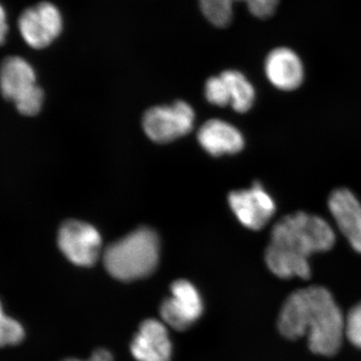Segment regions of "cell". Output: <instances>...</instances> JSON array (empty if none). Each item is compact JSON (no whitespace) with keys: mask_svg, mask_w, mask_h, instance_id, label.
<instances>
[{"mask_svg":"<svg viewBox=\"0 0 361 361\" xmlns=\"http://www.w3.org/2000/svg\"><path fill=\"white\" fill-rule=\"evenodd\" d=\"M265 73L271 84L286 92L298 89L304 80L302 61L295 52L286 47H279L268 54Z\"/></svg>","mask_w":361,"mask_h":361,"instance_id":"7c38bea8","label":"cell"},{"mask_svg":"<svg viewBox=\"0 0 361 361\" xmlns=\"http://www.w3.org/2000/svg\"><path fill=\"white\" fill-rule=\"evenodd\" d=\"M245 2L249 11L259 18H267L276 11L280 0H200L202 13L217 27L229 25L233 18V6Z\"/></svg>","mask_w":361,"mask_h":361,"instance_id":"5bb4252c","label":"cell"},{"mask_svg":"<svg viewBox=\"0 0 361 361\" xmlns=\"http://www.w3.org/2000/svg\"><path fill=\"white\" fill-rule=\"evenodd\" d=\"M171 291L172 296L166 299L161 305V317L173 329H189L199 319L203 311L200 294L187 280L176 281Z\"/></svg>","mask_w":361,"mask_h":361,"instance_id":"9c48e42d","label":"cell"},{"mask_svg":"<svg viewBox=\"0 0 361 361\" xmlns=\"http://www.w3.org/2000/svg\"><path fill=\"white\" fill-rule=\"evenodd\" d=\"M8 32V23H7L6 13L4 6L0 4V44H4Z\"/></svg>","mask_w":361,"mask_h":361,"instance_id":"ffe728a7","label":"cell"},{"mask_svg":"<svg viewBox=\"0 0 361 361\" xmlns=\"http://www.w3.org/2000/svg\"><path fill=\"white\" fill-rule=\"evenodd\" d=\"M0 92L23 115L35 116L42 110L44 92L37 85L32 66L20 56H9L1 63Z\"/></svg>","mask_w":361,"mask_h":361,"instance_id":"277c9868","label":"cell"},{"mask_svg":"<svg viewBox=\"0 0 361 361\" xmlns=\"http://www.w3.org/2000/svg\"><path fill=\"white\" fill-rule=\"evenodd\" d=\"M198 140L201 146L215 157L239 153L245 145L240 130L221 120H210L204 123L199 130Z\"/></svg>","mask_w":361,"mask_h":361,"instance_id":"4fadbf2b","label":"cell"},{"mask_svg":"<svg viewBox=\"0 0 361 361\" xmlns=\"http://www.w3.org/2000/svg\"><path fill=\"white\" fill-rule=\"evenodd\" d=\"M345 336L353 345L361 349V303L355 305L346 316Z\"/></svg>","mask_w":361,"mask_h":361,"instance_id":"d6986e66","label":"cell"},{"mask_svg":"<svg viewBox=\"0 0 361 361\" xmlns=\"http://www.w3.org/2000/svg\"><path fill=\"white\" fill-rule=\"evenodd\" d=\"M265 262L271 272L282 279L293 277L308 279L311 276L308 259L293 255L270 244L265 251Z\"/></svg>","mask_w":361,"mask_h":361,"instance_id":"9a60e30c","label":"cell"},{"mask_svg":"<svg viewBox=\"0 0 361 361\" xmlns=\"http://www.w3.org/2000/svg\"><path fill=\"white\" fill-rule=\"evenodd\" d=\"M270 237L271 245L305 259L331 250L336 241V231L326 220L303 211L277 221Z\"/></svg>","mask_w":361,"mask_h":361,"instance_id":"7a4b0ae2","label":"cell"},{"mask_svg":"<svg viewBox=\"0 0 361 361\" xmlns=\"http://www.w3.org/2000/svg\"><path fill=\"white\" fill-rule=\"evenodd\" d=\"M329 208L342 233L353 250L361 254V203L353 191L339 188L330 194Z\"/></svg>","mask_w":361,"mask_h":361,"instance_id":"30bf717a","label":"cell"},{"mask_svg":"<svg viewBox=\"0 0 361 361\" xmlns=\"http://www.w3.org/2000/svg\"><path fill=\"white\" fill-rule=\"evenodd\" d=\"M59 246L71 263L90 267L102 252V237L90 224L82 221H66L59 232Z\"/></svg>","mask_w":361,"mask_h":361,"instance_id":"8992f818","label":"cell"},{"mask_svg":"<svg viewBox=\"0 0 361 361\" xmlns=\"http://www.w3.org/2000/svg\"><path fill=\"white\" fill-rule=\"evenodd\" d=\"M65 361H113V355L106 349H99V350L94 351L92 353V357L89 360H73V358H71V360Z\"/></svg>","mask_w":361,"mask_h":361,"instance_id":"44dd1931","label":"cell"},{"mask_svg":"<svg viewBox=\"0 0 361 361\" xmlns=\"http://www.w3.org/2000/svg\"><path fill=\"white\" fill-rule=\"evenodd\" d=\"M63 16L51 2H42L21 14L18 28L26 44L33 49L49 47L63 30Z\"/></svg>","mask_w":361,"mask_h":361,"instance_id":"52a82bcc","label":"cell"},{"mask_svg":"<svg viewBox=\"0 0 361 361\" xmlns=\"http://www.w3.org/2000/svg\"><path fill=\"white\" fill-rule=\"evenodd\" d=\"M160 258L156 232L142 227L111 244L104 253L106 269L122 281H132L152 274Z\"/></svg>","mask_w":361,"mask_h":361,"instance_id":"3957f363","label":"cell"},{"mask_svg":"<svg viewBox=\"0 0 361 361\" xmlns=\"http://www.w3.org/2000/svg\"><path fill=\"white\" fill-rule=\"evenodd\" d=\"M225 80L230 97V106L238 113H246L255 101V90L243 73L237 71H226L221 73Z\"/></svg>","mask_w":361,"mask_h":361,"instance_id":"2e32d148","label":"cell"},{"mask_svg":"<svg viewBox=\"0 0 361 361\" xmlns=\"http://www.w3.org/2000/svg\"><path fill=\"white\" fill-rule=\"evenodd\" d=\"M205 94L209 103L215 106H226L231 104L227 85L221 75L207 80Z\"/></svg>","mask_w":361,"mask_h":361,"instance_id":"ac0fdd59","label":"cell"},{"mask_svg":"<svg viewBox=\"0 0 361 361\" xmlns=\"http://www.w3.org/2000/svg\"><path fill=\"white\" fill-rule=\"evenodd\" d=\"M228 201L239 222L254 231L262 229L276 212L272 197L258 182L251 189L232 192Z\"/></svg>","mask_w":361,"mask_h":361,"instance_id":"ba28073f","label":"cell"},{"mask_svg":"<svg viewBox=\"0 0 361 361\" xmlns=\"http://www.w3.org/2000/svg\"><path fill=\"white\" fill-rule=\"evenodd\" d=\"M130 350L137 361H170L172 343L165 325L155 319L142 322Z\"/></svg>","mask_w":361,"mask_h":361,"instance_id":"8fae6325","label":"cell"},{"mask_svg":"<svg viewBox=\"0 0 361 361\" xmlns=\"http://www.w3.org/2000/svg\"><path fill=\"white\" fill-rule=\"evenodd\" d=\"M280 334L288 339L307 334L315 355L332 356L345 336V318L334 296L322 286L299 289L286 299L278 319Z\"/></svg>","mask_w":361,"mask_h":361,"instance_id":"6da1fadb","label":"cell"},{"mask_svg":"<svg viewBox=\"0 0 361 361\" xmlns=\"http://www.w3.org/2000/svg\"><path fill=\"white\" fill-rule=\"evenodd\" d=\"M194 120L193 109L185 102H176L172 106H155L147 111L142 126L149 139L168 142L189 134Z\"/></svg>","mask_w":361,"mask_h":361,"instance_id":"5b68a950","label":"cell"},{"mask_svg":"<svg viewBox=\"0 0 361 361\" xmlns=\"http://www.w3.org/2000/svg\"><path fill=\"white\" fill-rule=\"evenodd\" d=\"M23 337L25 331L23 326L6 314L0 303V348L20 343Z\"/></svg>","mask_w":361,"mask_h":361,"instance_id":"e0dca14e","label":"cell"}]
</instances>
